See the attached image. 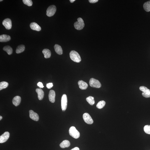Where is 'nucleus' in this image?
<instances>
[{
  "label": "nucleus",
  "mask_w": 150,
  "mask_h": 150,
  "mask_svg": "<svg viewBox=\"0 0 150 150\" xmlns=\"http://www.w3.org/2000/svg\"><path fill=\"white\" fill-rule=\"evenodd\" d=\"M8 85V83L7 82L2 81L0 83V90H1L2 89H6Z\"/></svg>",
  "instance_id": "393cba45"
},
{
  "label": "nucleus",
  "mask_w": 150,
  "mask_h": 150,
  "mask_svg": "<svg viewBox=\"0 0 150 150\" xmlns=\"http://www.w3.org/2000/svg\"><path fill=\"white\" fill-rule=\"evenodd\" d=\"M25 47L24 45H20L17 47L16 50V53H20L24 51Z\"/></svg>",
  "instance_id": "412c9836"
},
{
  "label": "nucleus",
  "mask_w": 150,
  "mask_h": 150,
  "mask_svg": "<svg viewBox=\"0 0 150 150\" xmlns=\"http://www.w3.org/2000/svg\"><path fill=\"white\" fill-rule=\"evenodd\" d=\"M83 118L85 122L87 124H92L93 123V120L90 116L87 113H85L83 114Z\"/></svg>",
  "instance_id": "6e6552de"
},
{
  "label": "nucleus",
  "mask_w": 150,
  "mask_h": 150,
  "mask_svg": "<svg viewBox=\"0 0 150 150\" xmlns=\"http://www.w3.org/2000/svg\"><path fill=\"white\" fill-rule=\"evenodd\" d=\"M36 91L38 94L39 100H42L44 96V92L42 89H37Z\"/></svg>",
  "instance_id": "f3484780"
},
{
  "label": "nucleus",
  "mask_w": 150,
  "mask_h": 150,
  "mask_svg": "<svg viewBox=\"0 0 150 150\" xmlns=\"http://www.w3.org/2000/svg\"><path fill=\"white\" fill-rule=\"evenodd\" d=\"M69 135L75 139H77L80 137V132L77 130L75 127L72 126L69 130Z\"/></svg>",
  "instance_id": "f03ea898"
},
{
  "label": "nucleus",
  "mask_w": 150,
  "mask_h": 150,
  "mask_svg": "<svg viewBox=\"0 0 150 150\" xmlns=\"http://www.w3.org/2000/svg\"><path fill=\"white\" fill-rule=\"evenodd\" d=\"M54 48L55 52L57 54L59 55L62 54L63 50L61 46L58 44H56L54 46Z\"/></svg>",
  "instance_id": "a211bd4d"
},
{
  "label": "nucleus",
  "mask_w": 150,
  "mask_h": 150,
  "mask_svg": "<svg viewBox=\"0 0 150 150\" xmlns=\"http://www.w3.org/2000/svg\"><path fill=\"white\" fill-rule=\"evenodd\" d=\"M10 137V133L6 131L0 136V143H3L6 142Z\"/></svg>",
  "instance_id": "9d476101"
},
{
  "label": "nucleus",
  "mask_w": 150,
  "mask_h": 150,
  "mask_svg": "<svg viewBox=\"0 0 150 150\" xmlns=\"http://www.w3.org/2000/svg\"><path fill=\"white\" fill-rule=\"evenodd\" d=\"M106 103L104 101L102 100L98 102L97 105V107L98 109H101L103 108L105 105Z\"/></svg>",
  "instance_id": "a878e982"
},
{
  "label": "nucleus",
  "mask_w": 150,
  "mask_h": 150,
  "mask_svg": "<svg viewBox=\"0 0 150 150\" xmlns=\"http://www.w3.org/2000/svg\"><path fill=\"white\" fill-rule=\"evenodd\" d=\"M2 24L7 30H10L12 27V22L11 20L9 18H6L3 21Z\"/></svg>",
  "instance_id": "1a4fd4ad"
},
{
  "label": "nucleus",
  "mask_w": 150,
  "mask_h": 150,
  "mask_svg": "<svg viewBox=\"0 0 150 150\" xmlns=\"http://www.w3.org/2000/svg\"><path fill=\"white\" fill-rule=\"evenodd\" d=\"M3 50L7 53L8 55H11L13 53V49L9 46H7L3 48Z\"/></svg>",
  "instance_id": "4be33fe9"
},
{
  "label": "nucleus",
  "mask_w": 150,
  "mask_h": 150,
  "mask_svg": "<svg viewBox=\"0 0 150 150\" xmlns=\"http://www.w3.org/2000/svg\"><path fill=\"white\" fill-rule=\"evenodd\" d=\"M38 86L40 88H43L44 87V86H43V85L42 83L41 82H39L37 84Z\"/></svg>",
  "instance_id": "c756f323"
},
{
  "label": "nucleus",
  "mask_w": 150,
  "mask_h": 150,
  "mask_svg": "<svg viewBox=\"0 0 150 150\" xmlns=\"http://www.w3.org/2000/svg\"><path fill=\"white\" fill-rule=\"evenodd\" d=\"M86 100L91 105H93L95 104V101L93 97L90 96L87 97Z\"/></svg>",
  "instance_id": "b1692460"
},
{
  "label": "nucleus",
  "mask_w": 150,
  "mask_h": 150,
  "mask_svg": "<svg viewBox=\"0 0 150 150\" xmlns=\"http://www.w3.org/2000/svg\"><path fill=\"white\" fill-rule=\"evenodd\" d=\"M56 7L55 5L49 6L46 10V15L49 17L53 16L56 12Z\"/></svg>",
  "instance_id": "20e7f679"
},
{
  "label": "nucleus",
  "mask_w": 150,
  "mask_h": 150,
  "mask_svg": "<svg viewBox=\"0 0 150 150\" xmlns=\"http://www.w3.org/2000/svg\"><path fill=\"white\" fill-rule=\"evenodd\" d=\"M53 85L52 83H49L46 84V87L48 89H50L53 87Z\"/></svg>",
  "instance_id": "c85d7f7f"
},
{
  "label": "nucleus",
  "mask_w": 150,
  "mask_h": 150,
  "mask_svg": "<svg viewBox=\"0 0 150 150\" xmlns=\"http://www.w3.org/2000/svg\"><path fill=\"white\" fill-rule=\"evenodd\" d=\"M21 101V97L17 96L14 97L12 100L13 104L16 106L19 105Z\"/></svg>",
  "instance_id": "2eb2a0df"
},
{
  "label": "nucleus",
  "mask_w": 150,
  "mask_h": 150,
  "mask_svg": "<svg viewBox=\"0 0 150 150\" xmlns=\"http://www.w3.org/2000/svg\"><path fill=\"white\" fill-rule=\"evenodd\" d=\"M78 21L75 22L74 24V27L76 29L78 30H80L84 28L85 24L82 19L81 18H79L77 19Z\"/></svg>",
  "instance_id": "7ed1b4c3"
},
{
  "label": "nucleus",
  "mask_w": 150,
  "mask_h": 150,
  "mask_svg": "<svg viewBox=\"0 0 150 150\" xmlns=\"http://www.w3.org/2000/svg\"><path fill=\"white\" fill-rule=\"evenodd\" d=\"M30 27L32 30L39 31L41 30V28L39 25L35 22H32L30 25Z\"/></svg>",
  "instance_id": "ddd939ff"
},
{
  "label": "nucleus",
  "mask_w": 150,
  "mask_h": 150,
  "mask_svg": "<svg viewBox=\"0 0 150 150\" xmlns=\"http://www.w3.org/2000/svg\"><path fill=\"white\" fill-rule=\"evenodd\" d=\"M29 114L30 118L32 120L36 121H38L39 120V117L38 114L34 112L33 110L29 111Z\"/></svg>",
  "instance_id": "9b49d317"
},
{
  "label": "nucleus",
  "mask_w": 150,
  "mask_h": 150,
  "mask_svg": "<svg viewBox=\"0 0 150 150\" xmlns=\"http://www.w3.org/2000/svg\"><path fill=\"white\" fill-rule=\"evenodd\" d=\"M55 93L53 90H51L49 91V101L51 102L54 103L55 101Z\"/></svg>",
  "instance_id": "f8f14e48"
},
{
  "label": "nucleus",
  "mask_w": 150,
  "mask_h": 150,
  "mask_svg": "<svg viewBox=\"0 0 150 150\" xmlns=\"http://www.w3.org/2000/svg\"><path fill=\"white\" fill-rule=\"evenodd\" d=\"M143 8L145 11L147 12L150 11V1L144 3L143 4Z\"/></svg>",
  "instance_id": "5701e85b"
},
{
  "label": "nucleus",
  "mask_w": 150,
  "mask_h": 150,
  "mask_svg": "<svg viewBox=\"0 0 150 150\" xmlns=\"http://www.w3.org/2000/svg\"><path fill=\"white\" fill-rule=\"evenodd\" d=\"M2 119V117L1 116H0V120H1Z\"/></svg>",
  "instance_id": "72a5a7b5"
},
{
  "label": "nucleus",
  "mask_w": 150,
  "mask_h": 150,
  "mask_svg": "<svg viewBox=\"0 0 150 150\" xmlns=\"http://www.w3.org/2000/svg\"><path fill=\"white\" fill-rule=\"evenodd\" d=\"M75 0H70V1L71 3H73L74 1H75Z\"/></svg>",
  "instance_id": "473e14b6"
},
{
  "label": "nucleus",
  "mask_w": 150,
  "mask_h": 150,
  "mask_svg": "<svg viewBox=\"0 0 150 150\" xmlns=\"http://www.w3.org/2000/svg\"><path fill=\"white\" fill-rule=\"evenodd\" d=\"M69 55L71 59L75 62L79 63L81 61V57L79 54L75 51H71Z\"/></svg>",
  "instance_id": "f257e3e1"
},
{
  "label": "nucleus",
  "mask_w": 150,
  "mask_h": 150,
  "mask_svg": "<svg viewBox=\"0 0 150 150\" xmlns=\"http://www.w3.org/2000/svg\"><path fill=\"white\" fill-rule=\"evenodd\" d=\"M71 150H80L79 148L78 147H75Z\"/></svg>",
  "instance_id": "2f4dec72"
},
{
  "label": "nucleus",
  "mask_w": 150,
  "mask_h": 150,
  "mask_svg": "<svg viewBox=\"0 0 150 150\" xmlns=\"http://www.w3.org/2000/svg\"><path fill=\"white\" fill-rule=\"evenodd\" d=\"M67 98L66 94H63L61 99V107L63 112L65 111L67 107Z\"/></svg>",
  "instance_id": "423d86ee"
},
{
  "label": "nucleus",
  "mask_w": 150,
  "mask_h": 150,
  "mask_svg": "<svg viewBox=\"0 0 150 150\" xmlns=\"http://www.w3.org/2000/svg\"><path fill=\"white\" fill-rule=\"evenodd\" d=\"M78 84L80 89L82 90L86 89L88 87V85L87 83L82 80H80L79 81Z\"/></svg>",
  "instance_id": "4468645a"
},
{
  "label": "nucleus",
  "mask_w": 150,
  "mask_h": 150,
  "mask_svg": "<svg viewBox=\"0 0 150 150\" xmlns=\"http://www.w3.org/2000/svg\"><path fill=\"white\" fill-rule=\"evenodd\" d=\"M23 1L24 4L28 6H31L33 4L31 0H23Z\"/></svg>",
  "instance_id": "bb28decb"
},
{
  "label": "nucleus",
  "mask_w": 150,
  "mask_h": 150,
  "mask_svg": "<svg viewBox=\"0 0 150 150\" xmlns=\"http://www.w3.org/2000/svg\"><path fill=\"white\" fill-rule=\"evenodd\" d=\"M89 84L91 87L99 88L101 87V85L98 80L93 78L90 79L89 81Z\"/></svg>",
  "instance_id": "39448f33"
},
{
  "label": "nucleus",
  "mask_w": 150,
  "mask_h": 150,
  "mask_svg": "<svg viewBox=\"0 0 150 150\" xmlns=\"http://www.w3.org/2000/svg\"><path fill=\"white\" fill-rule=\"evenodd\" d=\"M42 53L44 55V57L46 58H49L50 57L51 54L50 51L49 49H43Z\"/></svg>",
  "instance_id": "aec40b11"
},
{
  "label": "nucleus",
  "mask_w": 150,
  "mask_h": 150,
  "mask_svg": "<svg viewBox=\"0 0 150 150\" xmlns=\"http://www.w3.org/2000/svg\"><path fill=\"white\" fill-rule=\"evenodd\" d=\"M98 1V0H89V1L91 3H97Z\"/></svg>",
  "instance_id": "7c9ffc66"
},
{
  "label": "nucleus",
  "mask_w": 150,
  "mask_h": 150,
  "mask_svg": "<svg viewBox=\"0 0 150 150\" xmlns=\"http://www.w3.org/2000/svg\"><path fill=\"white\" fill-rule=\"evenodd\" d=\"M144 130L145 133L147 134H150V126L146 125L144 127Z\"/></svg>",
  "instance_id": "cd10ccee"
},
{
  "label": "nucleus",
  "mask_w": 150,
  "mask_h": 150,
  "mask_svg": "<svg viewBox=\"0 0 150 150\" xmlns=\"http://www.w3.org/2000/svg\"><path fill=\"white\" fill-rule=\"evenodd\" d=\"M3 0H0V1H2Z\"/></svg>",
  "instance_id": "f704fd0d"
},
{
  "label": "nucleus",
  "mask_w": 150,
  "mask_h": 150,
  "mask_svg": "<svg viewBox=\"0 0 150 150\" xmlns=\"http://www.w3.org/2000/svg\"><path fill=\"white\" fill-rule=\"evenodd\" d=\"M140 90L143 92L142 95L146 98H150V90L145 86H142L140 87Z\"/></svg>",
  "instance_id": "0eeeda50"
},
{
  "label": "nucleus",
  "mask_w": 150,
  "mask_h": 150,
  "mask_svg": "<svg viewBox=\"0 0 150 150\" xmlns=\"http://www.w3.org/2000/svg\"><path fill=\"white\" fill-rule=\"evenodd\" d=\"M11 40L10 36L7 35H2L0 36V42H6Z\"/></svg>",
  "instance_id": "dca6fc26"
},
{
  "label": "nucleus",
  "mask_w": 150,
  "mask_h": 150,
  "mask_svg": "<svg viewBox=\"0 0 150 150\" xmlns=\"http://www.w3.org/2000/svg\"><path fill=\"white\" fill-rule=\"evenodd\" d=\"M70 143L69 140H65L63 141L60 144V146L62 148H67L70 146Z\"/></svg>",
  "instance_id": "6ab92c4d"
}]
</instances>
